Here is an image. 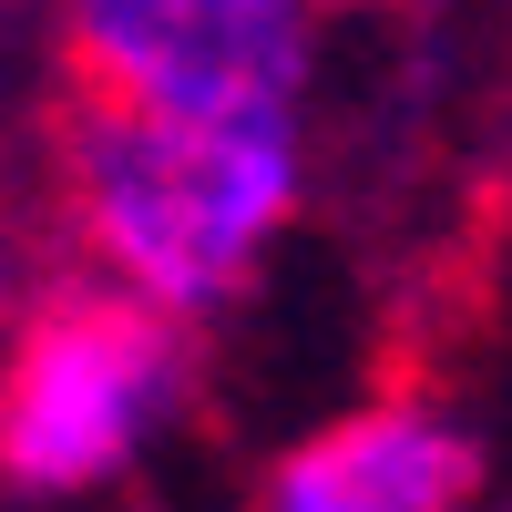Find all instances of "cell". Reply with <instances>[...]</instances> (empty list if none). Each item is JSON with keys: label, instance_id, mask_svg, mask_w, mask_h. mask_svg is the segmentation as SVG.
<instances>
[{"label": "cell", "instance_id": "7a4b0ae2", "mask_svg": "<svg viewBox=\"0 0 512 512\" xmlns=\"http://www.w3.org/2000/svg\"><path fill=\"white\" fill-rule=\"evenodd\" d=\"M195 400V318L123 277H72L31 297L0 338V492L82 502L113 492Z\"/></svg>", "mask_w": 512, "mask_h": 512}, {"label": "cell", "instance_id": "277c9868", "mask_svg": "<svg viewBox=\"0 0 512 512\" xmlns=\"http://www.w3.org/2000/svg\"><path fill=\"white\" fill-rule=\"evenodd\" d=\"M482 441L431 400H359L297 451H277L256 512H472Z\"/></svg>", "mask_w": 512, "mask_h": 512}, {"label": "cell", "instance_id": "6da1fadb", "mask_svg": "<svg viewBox=\"0 0 512 512\" xmlns=\"http://www.w3.org/2000/svg\"><path fill=\"white\" fill-rule=\"evenodd\" d=\"M52 175L72 246L205 328L256 287L297 216V123H185L72 93Z\"/></svg>", "mask_w": 512, "mask_h": 512}, {"label": "cell", "instance_id": "3957f363", "mask_svg": "<svg viewBox=\"0 0 512 512\" xmlns=\"http://www.w3.org/2000/svg\"><path fill=\"white\" fill-rule=\"evenodd\" d=\"M82 103L185 123H297L318 72V0H62Z\"/></svg>", "mask_w": 512, "mask_h": 512}, {"label": "cell", "instance_id": "5b68a950", "mask_svg": "<svg viewBox=\"0 0 512 512\" xmlns=\"http://www.w3.org/2000/svg\"><path fill=\"white\" fill-rule=\"evenodd\" d=\"M328 11H400V0H328Z\"/></svg>", "mask_w": 512, "mask_h": 512}]
</instances>
